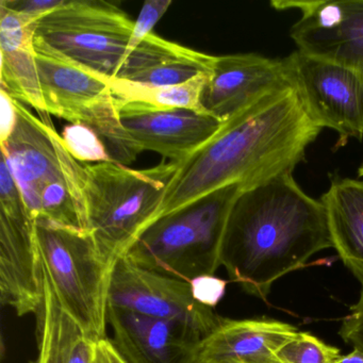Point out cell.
I'll list each match as a JSON object with an SVG mask.
<instances>
[{"label": "cell", "mask_w": 363, "mask_h": 363, "mask_svg": "<svg viewBox=\"0 0 363 363\" xmlns=\"http://www.w3.org/2000/svg\"><path fill=\"white\" fill-rule=\"evenodd\" d=\"M216 56L150 33L123 61L116 79L148 86H173L210 75Z\"/></svg>", "instance_id": "18"}, {"label": "cell", "mask_w": 363, "mask_h": 363, "mask_svg": "<svg viewBox=\"0 0 363 363\" xmlns=\"http://www.w3.org/2000/svg\"><path fill=\"white\" fill-rule=\"evenodd\" d=\"M35 46L46 112L90 129L114 162H133L142 152L121 124L108 77L71 62L40 42Z\"/></svg>", "instance_id": "7"}, {"label": "cell", "mask_w": 363, "mask_h": 363, "mask_svg": "<svg viewBox=\"0 0 363 363\" xmlns=\"http://www.w3.org/2000/svg\"><path fill=\"white\" fill-rule=\"evenodd\" d=\"M209 75H201L186 84L173 86H148L116 78L108 84L116 99L147 104L161 109H188L201 112V96Z\"/></svg>", "instance_id": "21"}, {"label": "cell", "mask_w": 363, "mask_h": 363, "mask_svg": "<svg viewBox=\"0 0 363 363\" xmlns=\"http://www.w3.org/2000/svg\"><path fill=\"white\" fill-rule=\"evenodd\" d=\"M42 16L21 13L0 4V90L48 114L42 96L35 55V31Z\"/></svg>", "instance_id": "16"}, {"label": "cell", "mask_w": 363, "mask_h": 363, "mask_svg": "<svg viewBox=\"0 0 363 363\" xmlns=\"http://www.w3.org/2000/svg\"><path fill=\"white\" fill-rule=\"evenodd\" d=\"M241 186H225L150 226L126 256L144 269L190 282L222 265L223 240Z\"/></svg>", "instance_id": "5"}, {"label": "cell", "mask_w": 363, "mask_h": 363, "mask_svg": "<svg viewBox=\"0 0 363 363\" xmlns=\"http://www.w3.org/2000/svg\"><path fill=\"white\" fill-rule=\"evenodd\" d=\"M172 4L173 3L169 0H150L144 3L141 13L137 22L135 23V28L129 41L126 57L129 56L145 40V38L152 33V29L164 16Z\"/></svg>", "instance_id": "23"}, {"label": "cell", "mask_w": 363, "mask_h": 363, "mask_svg": "<svg viewBox=\"0 0 363 363\" xmlns=\"http://www.w3.org/2000/svg\"><path fill=\"white\" fill-rule=\"evenodd\" d=\"M272 6L301 12L290 31L298 50L350 67L363 77V0L273 1Z\"/></svg>", "instance_id": "12"}, {"label": "cell", "mask_w": 363, "mask_h": 363, "mask_svg": "<svg viewBox=\"0 0 363 363\" xmlns=\"http://www.w3.org/2000/svg\"><path fill=\"white\" fill-rule=\"evenodd\" d=\"M97 343L78 331L69 345L67 363H92Z\"/></svg>", "instance_id": "27"}, {"label": "cell", "mask_w": 363, "mask_h": 363, "mask_svg": "<svg viewBox=\"0 0 363 363\" xmlns=\"http://www.w3.org/2000/svg\"><path fill=\"white\" fill-rule=\"evenodd\" d=\"M65 0H1L0 4L21 13L44 16L62 5Z\"/></svg>", "instance_id": "26"}, {"label": "cell", "mask_w": 363, "mask_h": 363, "mask_svg": "<svg viewBox=\"0 0 363 363\" xmlns=\"http://www.w3.org/2000/svg\"><path fill=\"white\" fill-rule=\"evenodd\" d=\"M292 89L284 59L257 54L216 56L201 96V112L225 123L267 95Z\"/></svg>", "instance_id": "13"}, {"label": "cell", "mask_w": 363, "mask_h": 363, "mask_svg": "<svg viewBox=\"0 0 363 363\" xmlns=\"http://www.w3.org/2000/svg\"><path fill=\"white\" fill-rule=\"evenodd\" d=\"M333 247L322 201L307 194L293 174L243 191L233 203L220 261L248 294L267 301L272 286Z\"/></svg>", "instance_id": "2"}, {"label": "cell", "mask_w": 363, "mask_h": 363, "mask_svg": "<svg viewBox=\"0 0 363 363\" xmlns=\"http://www.w3.org/2000/svg\"><path fill=\"white\" fill-rule=\"evenodd\" d=\"M189 284L195 301L214 309L225 296L228 282L216 275H203L194 278Z\"/></svg>", "instance_id": "24"}, {"label": "cell", "mask_w": 363, "mask_h": 363, "mask_svg": "<svg viewBox=\"0 0 363 363\" xmlns=\"http://www.w3.org/2000/svg\"><path fill=\"white\" fill-rule=\"evenodd\" d=\"M297 333L280 320L223 318L201 340L196 363H279L278 350Z\"/></svg>", "instance_id": "17"}, {"label": "cell", "mask_w": 363, "mask_h": 363, "mask_svg": "<svg viewBox=\"0 0 363 363\" xmlns=\"http://www.w3.org/2000/svg\"><path fill=\"white\" fill-rule=\"evenodd\" d=\"M108 324L127 363H196L203 337L184 323L109 307Z\"/></svg>", "instance_id": "15"}, {"label": "cell", "mask_w": 363, "mask_h": 363, "mask_svg": "<svg viewBox=\"0 0 363 363\" xmlns=\"http://www.w3.org/2000/svg\"><path fill=\"white\" fill-rule=\"evenodd\" d=\"M41 269L65 314L95 342L107 337L112 269L91 231L35 220Z\"/></svg>", "instance_id": "6"}, {"label": "cell", "mask_w": 363, "mask_h": 363, "mask_svg": "<svg viewBox=\"0 0 363 363\" xmlns=\"http://www.w3.org/2000/svg\"><path fill=\"white\" fill-rule=\"evenodd\" d=\"M16 122L0 143L35 220L89 230L84 163L67 147L48 116L37 118L12 99Z\"/></svg>", "instance_id": "3"}, {"label": "cell", "mask_w": 363, "mask_h": 363, "mask_svg": "<svg viewBox=\"0 0 363 363\" xmlns=\"http://www.w3.org/2000/svg\"><path fill=\"white\" fill-rule=\"evenodd\" d=\"M284 61L291 86L318 127L363 139V77L358 72L298 50Z\"/></svg>", "instance_id": "10"}, {"label": "cell", "mask_w": 363, "mask_h": 363, "mask_svg": "<svg viewBox=\"0 0 363 363\" xmlns=\"http://www.w3.org/2000/svg\"><path fill=\"white\" fill-rule=\"evenodd\" d=\"M350 311L342 322L339 335L346 343L363 352V286L358 301Z\"/></svg>", "instance_id": "25"}, {"label": "cell", "mask_w": 363, "mask_h": 363, "mask_svg": "<svg viewBox=\"0 0 363 363\" xmlns=\"http://www.w3.org/2000/svg\"><path fill=\"white\" fill-rule=\"evenodd\" d=\"M133 28L135 23L114 4L65 0L38 21L35 41L79 67L114 78Z\"/></svg>", "instance_id": "8"}, {"label": "cell", "mask_w": 363, "mask_h": 363, "mask_svg": "<svg viewBox=\"0 0 363 363\" xmlns=\"http://www.w3.org/2000/svg\"><path fill=\"white\" fill-rule=\"evenodd\" d=\"M0 301L20 316L39 313L43 301L37 223L3 154L0 163Z\"/></svg>", "instance_id": "9"}, {"label": "cell", "mask_w": 363, "mask_h": 363, "mask_svg": "<svg viewBox=\"0 0 363 363\" xmlns=\"http://www.w3.org/2000/svg\"><path fill=\"white\" fill-rule=\"evenodd\" d=\"M320 131L293 89L267 95L229 118L207 143L177 162L154 224L225 186L252 190L293 174Z\"/></svg>", "instance_id": "1"}, {"label": "cell", "mask_w": 363, "mask_h": 363, "mask_svg": "<svg viewBox=\"0 0 363 363\" xmlns=\"http://www.w3.org/2000/svg\"><path fill=\"white\" fill-rule=\"evenodd\" d=\"M92 363H111L109 358L106 354L101 342L97 343L96 352H95L94 358H93Z\"/></svg>", "instance_id": "31"}, {"label": "cell", "mask_w": 363, "mask_h": 363, "mask_svg": "<svg viewBox=\"0 0 363 363\" xmlns=\"http://www.w3.org/2000/svg\"><path fill=\"white\" fill-rule=\"evenodd\" d=\"M335 363H363V352L354 348L350 354L340 357Z\"/></svg>", "instance_id": "30"}, {"label": "cell", "mask_w": 363, "mask_h": 363, "mask_svg": "<svg viewBox=\"0 0 363 363\" xmlns=\"http://www.w3.org/2000/svg\"><path fill=\"white\" fill-rule=\"evenodd\" d=\"M42 286L43 301L41 309L37 314L39 341L37 363H67L72 340L80 329L61 309L54 290L43 272Z\"/></svg>", "instance_id": "20"}, {"label": "cell", "mask_w": 363, "mask_h": 363, "mask_svg": "<svg viewBox=\"0 0 363 363\" xmlns=\"http://www.w3.org/2000/svg\"><path fill=\"white\" fill-rule=\"evenodd\" d=\"M109 307L152 318L175 320L209 335L223 318L193 297L190 284L139 267L125 255L112 269Z\"/></svg>", "instance_id": "11"}, {"label": "cell", "mask_w": 363, "mask_h": 363, "mask_svg": "<svg viewBox=\"0 0 363 363\" xmlns=\"http://www.w3.org/2000/svg\"><path fill=\"white\" fill-rule=\"evenodd\" d=\"M90 231L110 264L127 254L154 218L177 162L133 169L114 161L84 163Z\"/></svg>", "instance_id": "4"}, {"label": "cell", "mask_w": 363, "mask_h": 363, "mask_svg": "<svg viewBox=\"0 0 363 363\" xmlns=\"http://www.w3.org/2000/svg\"><path fill=\"white\" fill-rule=\"evenodd\" d=\"M339 348L325 343L309 333H297L277 352L279 363H335Z\"/></svg>", "instance_id": "22"}, {"label": "cell", "mask_w": 363, "mask_h": 363, "mask_svg": "<svg viewBox=\"0 0 363 363\" xmlns=\"http://www.w3.org/2000/svg\"><path fill=\"white\" fill-rule=\"evenodd\" d=\"M320 201L333 247L363 286V180H333Z\"/></svg>", "instance_id": "19"}, {"label": "cell", "mask_w": 363, "mask_h": 363, "mask_svg": "<svg viewBox=\"0 0 363 363\" xmlns=\"http://www.w3.org/2000/svg\"><path fill=\"white\" fill-rule=\"evenodd\" d=\"M116 110L121 124L141 152H157L172 162H180L194 154L224 124L192 110L161 109L118 99Z\"/></svg>", "instance_id": "14"}, {"label": "cell", "mask_w": 363, "mask_h": 363, "mask_svg": "<svg viewBox=\"0 0 363 363\" xmlns=\"http://www.w3.org/2000/svg\"><path fill=\"white\" fill-rule=\"evenodd\" d=\"M1 97V111H0V143L7 141L8 138L13 131L16 122V108L13 106L11 97L4 90H0Z\"/></svg>", "instance_id": "28"}, {"label": "cell", "mask_w": 363, "mask_h": 363, "mask_svg": "<svg viewBox=\"0 0 363 363\" xmlns=\"http://www.w3.org/2000/svg\"><path fill=\"white\" fill-rule=\"evenodd\" d=\"M101 346H103L104 350H105L106 354H107L108 358H109L110 362L127 363L126 361L122 358V356L118 354V350L114 348V346L112 345L110 339H106L104 340V341H101Z\"/></svg>", "instance_id": "29"}, {"label": "cell", "mask_w": 363, "mask_h": 363, "mask_svg": "<svg viewBox=\"0 0 363 363\" xmlns=\"http://www.w3.org/2000/svg\"><path fill=\"white\" fill-rule=\"evenodd\" d=\"M358 176L359 177H363V165L358 169Z\"/></svg>", "instance_id": "32"}]
</instances>
